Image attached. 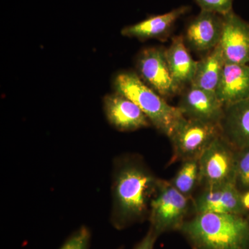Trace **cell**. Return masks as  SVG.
Returning a JSON list of instances; mask_svg holds the SVG:
<instances>
[{
	"label": "cell",
	"mask_w": 249,
	"mask_h": 249,
	"mask_svg": "<svg viewBox=\"0 0 249 249\" xmlns=\"http://www.w3.org/2000/svg\"><path fill=\"white\" fill-rule=\"evenodd\" d=\"M192 211V199L183 196L170 181L161 179L150 204V229L160 237L166 232L178 231Z\"/></svg>",
	"instance_id": "277c9868"
},
{
	"label": "cell",
	"mask_w": 249,
	"mask_h": 249,
	"mask_svg": "<svg viewBox=\"0 0 249 249\" xmlns=\"http://www.w3.org/2000/svg\"><path fill=\"white\" fill-rule=\"evenodd\" d=\"M237 151L222 134L214 139L199 159L200 186L235 184Z\"/></svg>",
	"instance_id": "8992f818"
},
{
	"label": "cell",
	"mask_w": 249,
	"mask_h": 249,
	"mask_svg": "<svg viewBox=\"0 0 249 249\" xmlns=\"http://www.w3.org/2000/svg\"><path fill=\"white\" fill-rule=\"evenodd\" d=\"M191 9V6H181L165 14L149 16L137 24L124 27L121 34L141 40L163 38L168 36L178 19Z\"/></svg>",
	"instance_id": "4fadbf2b"
},
{
	"label": "cell",
	"mask_w": 249,
	"mask_h": 249,
	"mask_svg": "<svg viewBox=\"0 0 249 249\" xmlns=\"http://www.w3.org/2000/svg\"><path fill=\"white\" fill-rule=\"evenodd\" d=\"M137 66L142 81L165 99L179 92L170 74L165 49L159 47L144 49L139 55Z\"/></svg>",
	"instance_id": "52a82bcc"
},
{
	"label": "cell",
	"mask_w": 249,
	"mask_h": 249,
	"mask_svg": "<svg viewBox=\"0 0 249 249\" xmlns=\"http://www.w3.org/2000/svg\"><path fill=\"white\" fill-rule=\"evenodd\" d=\"M178 232L192 249H249L246 216L206 213L187 219Z\"/></svg>",
	"instance_id": "7a4b0ae2"
},
{
	"label": "cell",
	"mask_w": 249,
	"mask_h": 249,
	"mask_svg": "<svg viewBox=\"0 0 249 249\" xmlns=\"http://www.w3.org/2000/svg\"><path fill=\"white\" fill-rule=\"evenodd\" d=\"M91 232L86 226H82L65 241L59 249H89Z\"/></svg>",
	"instance_id": "ffe728a7"
},
{
	"label": "cell",
	"mask_w": 249,
	"mask_h": 249,
	"mask_svg": "<svg viewBox=\"0 0 249 249\" xmlns=\"http://www.w3.org/2000/svg\"><path fill=\"white\" fill-rule=\"evenodd\" d=\"M114 88L116 92L137 105L152 125L168 138L185 118L177 106L168 104L166 99L147 86L135 72L123 71L116 75Z\"/></svg>",
	"instance_id": "3957f363"
},
{
	"label": "cell",
	"mask_w": 249,
	"mask_h": 249,
	"mask_svg": "<svg viewBox=\"0 0 249 249\" xmlns=\"http://www.w3.org/2000/svg\"><path fill=\"white\" fill-rule=\"evenodd\" d=\"M220 45L227 64L249 65V22L232 11L224 16Z\"/></svg>",
	"instance_id": "7c38bea8"
},
{
	"label": "cell",
	"mask_w": 249,
	"mask_h": 249,
	"mask_svg": "<svg viewBox=\"0 0 249 249\" xmlns=\"http://www.w3.org/2000/svg\"><path fill=\"white\" fill-rule=\"evenodd\" d=\"M224 24V16L201 11L187 24L185 42L196 52H210L220 43Z\"/></svg>",
	"instance_id": "30bf717a"
},
{
	"label": "cell",
	"mask_w": 249,
	"mask_h": 249,
	"mask_svg": "<svg viewBox=\"0 0 249 249\" xmlns=\"http://www.w3.org/2000/svg\"><path fill=\"white\" fill-rule=\"evenodd\" d=\"M185 43L183 36H176L170 47L165 49L170 74L179 91L191 85L197 65V61L192 58Z\"/></svg>",
	"instance_id": "2e32d148"
},
{
	"label": "cell",
	"mask_w": 249,
	"mask_h": 249,
	"mask_svg": "<svg viewBox=\"0 0 249 249\" xmlns=\"http://www.w3.org/2000/svg\"><path fill=\"white\" fill-rule=\"evenodd\" d=\"M186 119L219 124L224 106L214 91L190 85L183 91L177 106Z\"/></svg>",
	"instance_id": "9c48e42d"
},
{
	"label": "cell",
	"mask_w": 249,
	"mask_h": 249,
	"mask_svg": "<svg viewBox=\"0 0 249 249\" xmlns=\"http://www.w3.org/2000/svg\"><path fill=\"white\" fill-rule=\"evenodd\" d=\"M170 182L183 196L193 199L196 188L200 186L199 160L181 162V167Z\"/></svg>",
	"instance_id": "ac0fdd59"
},
{
	"label": "cell",
	"mask_w": 249,
	"mask_h": 249,
	"mask_svg": "<svg viewBox=\"0 0 249 249\" xmlns=\"http://www.w3.org/2000/svg\"><path fill=\"white\" fill-rule=\"evenodd\" d=\"M221 134L235 150L249 147V99L224 106Z\"/></svg>",
	"instance_id": "5bb4252c"
},
{
	"label": "cell",
	"mask_w": 249,
	"mask_h": 249,
	"mask_svg": "<svg viewBox=\"0 0 249 249\" xmlns=\"http://www.w3.org/2000/svg\"><path fill=\"white\" fill-rule=\"evenodd\" d=\"M225 65V59L219 45L197 61L196 74L191 85L215 92Z\"/></svg>",
	"instance_id": "e0dca14e"
},
{
	"label": "cell",
	"mask_w": 249,
	"mask_h": 249,
	"mask_svg": "<svg viewBox=\"0 0 249 249\" xmlns=\"http://www.w3.org/2000/svg\"><path fill=\"white\" fill-rule=\"evenodd\" d=\"M158 237L151 229H149L148 231L134 249H154L156 241Z\"/></svg>",
	"instance_id": "7402d4cb"
},
{
	"label": "cell",
	"mask_w": 249,
	"mask_h": 249,
	"mask_svg": "<svg viewBox=\"0 0 249 249\" xmlns=\"http://www.w3.org/2000/svg\"><path fill=\"white\" fill-rule=\"evenodd\" d=\"M103 109L109 124L120 132H133L151 125L137 105L116 91L105 96Z\"/></svg>",
	"instance_id": "8fae6325"
},
{
	"label": "cell",
	"mask_w": 249,
	"mask_h": 249,
	"mask_svg": "<svg viewBox=\"0 0 249 249\" xmlns=\"http://www.w3.org/2000/svg\"><path fill=\"white\" fill-rule=\"evenodd\" d=\"M201 11H209L224 16L233 11L234 0H194Z\"/></svg>",
	"instance_id": "44dd1931"
},
{
	"label": "cell",
	"mask_w": 249,
	"mask_h": 249,
	"mask_svg": "<svg viewBox=\"0 0 249 249\" xmlns=\"http://www.w3.org/2000/svg\"><path fill=\"white\" fill-rule=\"evenodd\" d=\"M194 214L213 213L246 216L242 202L241 191L235 183L204 187L199 194L192 199Z\"/></svg>",
	"instance_id": "ba28073f"
},
{
	"label": "cell",
	"mask_w": 249,
	"mask_h": 249,
	"mask_svg": "<svg viewBox=\"0 0 249 249\" xmlns=\"http://www.w3.org/2000/svg\"><path fill=\"white\" fill-rule=\"evenodd\" d=\"M235 184L241 192L249 191V147L237 151Z\"/></svg>",
	"instance_id": "d6986e66"
},
{
	"label": "cell",
	"mask_w": 249,
	"mask_h": 249,
	"mask_svg": "<svg viewBox=\"0 0 249 249\" xmlns=\"http://www.w3.org/2000/svg\"><path fill=\"white\" fill-rule=\"evenodd\" d=\"M142 156L125 154L113 161L110 222L121 231L148 219L159 181Z\"/></svg>",
	"instance_id": "6da1fadb"
},
{
	"label": "cell",
	"mask_w": 249,
	"mask_h": 249,
	"mask_svg": "<svg viewBox=\"0 0 249 249\" xmlns=\"http://www.w3.org/2000/svg\"><path fill=\"white\" fill-rule=\"evenodd\" d=\"M221 135L219 124L184 118L169 137L173 153L170 164L199 160L214 139Z\"/></svg>",
	"instance_id": "5b68a950"
},
{
	"label": "cell",
	"mask_w": 249,
	"mask_h": 249,
	"mask_svg": "<svg viewBox=\"0 0 249 249\" xmlns=\"http://www.w3.org/2000/svg\"><path fill=\"white\" fill-rule=\"evenodd\" d=\"M216 95L224 106L249 99V65L226 63Z\"/></svg>",
	"instance_id": "9a60e30c"
},
{
	"label": "cell",
	"mask_w": 249,
	"mask_h": 249,
	"mask_svg": "<svg viewBox=\"0 0 249 249\" xmlns=\"http://www.w3.org/2000/svg\"><path fill=\"white\" fill-rule=\"evenodd\" d=\"M241 198L244 208L247 213L249 212V191L241 192Z\"/></svg>",
	"instance_id": "603a6c76"
}]
</instances>
